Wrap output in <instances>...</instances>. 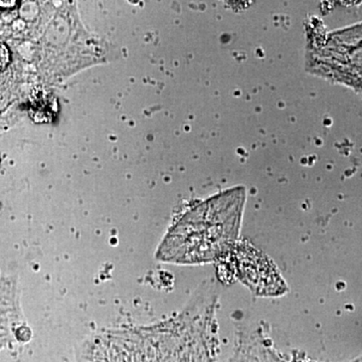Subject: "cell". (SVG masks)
<instances>
[{
	"mask_svg": "<svg viewBox=\"0 0 362 362\" xmlns=\"http://www.w3.org/2000/svg\"><path fill=\"white\" fill-rule=\"evenodd\" d=\"M243 202V190H233L204 202L168 233L156 252V258L175 264L214 261L235 243Z\"/></svg>",
	"mask_w": 362,
	"mask_h": 362,
	"instance_id": "1",
	"label": "cell"
},
{
	"mask_svg": "<svg viewBox=\"0 0 362 362\" xmlns=\"http://www.w3.org/2000/svg\"><path fill=\"white\" fill-rule=\"evenodd\" d=\"M239 259L240 276L246 285L258 294L277 295L285 291L275 269L261 255L250 247L240 250Z\"/></svg>",
	"mask_w": 362,
	"mask_h": 362,
	"instance_id": "2",
	"label": "cell"
}]
</instances>
